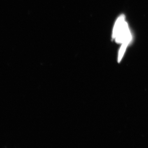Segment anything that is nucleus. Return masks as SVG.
<instances>
[{
    "label": "nucleus",
    "mask_w": 148,
    "mask_h": 148,
    "mask_svg": "<svg viewBox=\"0 0 148 148\" xmlns=\"http://www.w3.org/2000/svg\"><path fill=\"white\" fill-rule=\"evenodd\" d=\"M125 22L126 21L125 20V16L123 14H121V15L119 16L115 23L113 29L112 38L113 39H114L118 33L122 28Z\"/></svg>",
    "instance_id": "f257e3e1"
},
{
    "label": "nucleus",
    "mask_w": 148,
    "mask_h": 148,
    "mask_svg": "<svg viewBox=\"0 0 148 148\" xmlns=\"http://www.w3.org/2000/svg\"><path fill=\"white\" fill-rule=\"evenodd\" d=\"M130 43L127 42H124L121 44V47L120 48L119 52L118 58V62H120L122 58L123 57L124 53L125 52L126 48H127V46Z\"/></svg>",
    "instance_id": "f03ea898"
}]
</instances>
